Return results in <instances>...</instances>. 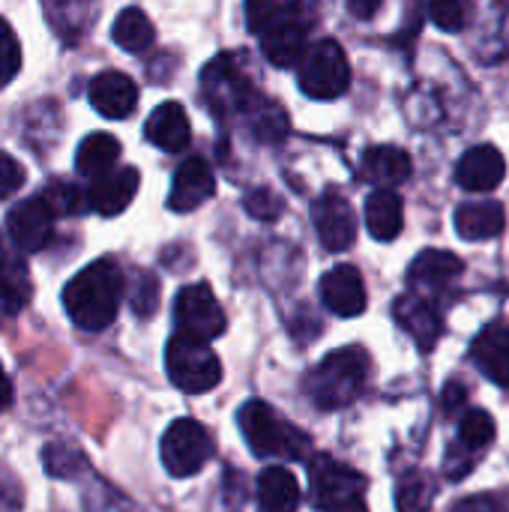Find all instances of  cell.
Instances as JSON below:
<instances>
[{"mask_svg": "<svg viewBox=\"0 0 509 512\" xmlns=\"http://www.w3.org/2000/svg\"><path fill=\"white\" fill-rule=\"evenodd\" d=\"M120 297H123L120 267L111 258H99L69 279V285L63 288V309L75 321V327L99 333L117 318Z\"/></svg>", "mask_w": 509, "mask_h": 512, "instance_id": "6da1fadb", "label": "cell"}, {"mask_svg": "<svg viewBox=\"0 0 509 512\" xmlns=\"http://www.w3.org/2000/svg\"><path fill=\"white\" fill-rule=\"evenodd\" d=\"M246 24L270 63L294 66L306 57L309 21L303 0H246Z\"/></svg>", "mask_w": 509, "mask_h": 512, "instance_id": "7a4b0ae2", "label": "cell"}, {"mask_svg": "<svg viewBox=\"0 0 509 512\" xmlns=\"http://www.w3.org/2000/svg\"><path fill=\"white\" fill-rule=\"evenodd\" d=\"M366 381H369V354L351 345L327 354L306 375V393L321 411H339L360 399Z\"/></svg>", "mask_w": 509, "mask_h": 512, "instance_id": "3957f363", "label": "cell"}, {"mask_svg": "<svg viewBox=\"0 0 509 512\" xmlns=\"http://www.w3.org/2000/svg\"><path fill=\"white\" fill-rule=\"evenodd\" d=\"M240 429L249 441V450L261 459H291L303 462L312 456V438L300 432L294 423L282 420V414L267 402H246L237 414Z\"/></svg>", "mask_w": 509, "mask_h": 512, "instance_id": "277c9868", "label": "cell"}, {"mask_svg": "<svg viewBox=\"0 0 509 512\" xmlns=\"http://www.w3.org/2000/svg\"><path fill=\"white\" fill-rule=\"evenodd\" d=\"M165 369H168V378L177 390L183 393H210L219 381H222V363L219 357L210 351L207 342L195 339V336H186V333H177L168 339V348H165Z\"/></svg>", "mask_w": 509, "mask_h": 512, "instance_id": "5b68a950", "label": "cell"}, {"mask_svg": "<svg viewBox=\"0 0 509 512\" xmlns=\"http://www.w3.org/2000/svg\"><path fill=\"white\" fill-rule=\"evenodd\" d=\"M351 84V63L339 42L321 39L312 45L300 66V87L312 99H339Z\"/></svg>", "mask_w": 509, "mask_h": 512, "instance_id": "8992f818", "label": "cell"}, {"mask_svg": "<svg viewBox=\"0 0 509 512\" xmlns=\"http://www.w3.org/2000/svg\"><path fill=\"white\" fill-rule=\"evenodd\" d=\"M309 483H312V504L321 512H333L363 501L366 495V477L333 456H315L309 465Z\"/></svg>", "mask_w": 509, "mask_h": 512, "instance_id": "52a82bcc", "label": "cell"}, {"mask_svg": "<svg viewBox=\"0 0 509 512\" xmlns=\"http://www.w3.org/2000/svg\"><path fill=\"white\" fill-rule=\"evenodd\" d=\"M213 456V441L198 420H174L162 435V465L171 477L198 474Z\"/></svg>", "mask_w": 509, "mask_h": 512, "instance_id": "ba28073f", "label": "cell"}, {"mask_svg": "<svg viewBox=\"0 0 509 512\" xmlns=\"http://www.w3.org/2000/svg\"><path fill=\"white\" fill-rule=\"evenodd\" d=\"M174 321H177L180 333L195 336L201 342H210V339L222 336L225 327H228L225 309L219 306L210 285H204V282L180 288V294L174 300Z\"/></svg>", "mask_w": 509, "mask_h": 512, "instance_id": "9c48e42d", "label": "cell"}, {"mask_svg": "<svg viewBox=\"0 0 509 512\" xmlns=\"http://www.w3.org/2000/svg\"><path fill=\"white\" fill-rule=\"evenodd\" d=\"M312 222H315V231H318L321 246L327 252H345L357 240V216H354V207L339 192H324L312 204Z\"/></svg>", "mask_w": 509, "mask_h": 512, "instance_id": "30bf717a", "label": "cell"}, {"mask_svg": "<svg viewBox=\"0 0 509 512\" xmlns=\"http://www.w3.org/2000/svg\"><path fill=\"white\" fill-rule=\"evenodd\" d=\"M6 228H9V237L12 243L33 255V252H42L48 243H51V234H54V213L51 207L39 198H27L21 204H15L6 216Z\"/></svg>", "mask_w": 509, "mask_h": 512, "instance_id": "8fae6325", "label": "cell"}, {"mask_svg": "<svg viewBox=\"0 0 509 512\" xmlns=\"http://www.w3.org/2000/svg\"><path fill=\"white\" fill-rule=\"evenodd\" d=\"M321 300L339 318H357L366 309V285L357 267L339 264L321 279Z\"/></svg>", "mask_w": 509, "mask_h": 512, "instance_id": "7c38bea8", "label": "cell"}, {"mask_svg": "<svg viewBox=\"0 0 509 512\" xmlns=\"http://www.w3.org/2000/svg\"><path fill=\"white\" fill-rule=\"evenodd\" d=\"M87 96H90V105L102 117H108V120H126L135 111V105H138V87H135V81L129 75H123V72H114V69L99 72L90 81Z\"/></svg>", "mask_w": 509, "mask_h": 512, "instance_id": "4fadbf2b", "label": "cell"}, {"mask_svg": "<svg viewBox=\"0 0 509 512\" xmlns=\"http://www.w3.org/2000/svg\"><path fill=\"white\" fill-rule=\"evenodd\" d=\"M504 177H507V162L501 150L492 144L471 147L456 165V183L468 192H492L504 183Z\"/></svg>", "mask_w": 509, "mask_h": 512, "instance_id": "5bb4252c", "label": "cell"}, {"mask_svg": "<svg viewBox=\"0 0 509 512\" xmlns=\"http://www.w3.org/2000/svg\"><path fill=\"white\" fill-rule=\"evenodd\" d=\"M393 315L399 321V327L420 345V351H432L444 333V321L435 312V306L423 297V294H405L396 300Z\"/></svg>", "mask_w": 509, "mask_h": 512, "instance_id": "9a60e30c", "label": "cell"}, {"mask_svg": "<svg viewBox=\"0 0 509 512\" xmlns=\"http://www.w3.org/2000/svg\"><path fill=\"white\" fill-rule=\"evenodd\" d=\"M213 189H216V180H213L210 165L204 159L192 156L174 174L171 195H168V207L174 213H189V210L201 207L213 195Z\"/></svg>", "mask_w": 509, "mask_h": 512, "instance_id": "2e32d148", "label": "cell"}, {"mask_svg": "<svg viewBox=\"0 0 509 512\" xmlns=\"http://www.w3.org/2000/svg\"><path fill=\"white\" fill-rule=\"evenodd\" d=\"M138 183H141V177L135 168H114L93 180V186L87 192V204L99 216H117L132 204Z\"/></svg>", "mask_w": 509, "mask_h": 512, "instance_id": "e0dca14e", "label": "cell"}, {"mask_svg": "<svg viewBox=\"0 0 509 512\" xmlns=\"http://www.w3.org/2000/svg\"><path fill=\"white\" fill-rule=\"evenodd\" d=\"M462 270L465 264L459 255L444 252V249H426L414 258L408 270V282L423 294H441L462 276Z\"/></svg>", "mask_w": 509, "mask_h": 512, "instance_id": "ac0fdd59", "label": "cell"}, {"mask_svg": "<svg viewBox=\"0 0 509 512\" xmlns=\"http://www.w3.org/2000/svg\"><path fill=\"white\" fill-rule=\"evenodd\" d=\"M42 12H45V21L51 24V30L63 42L78 45L90 33L99 3L96 0H42Z\"/></svg>", "mask_w": 509, "mask_h": 512, "instance_id": "d6986e66", "label": "cell"}, {"mask_svg": "<svg viewBox=\"0 0 509 512\" xmlns=\"http://www.w3.org/2000/svg\"><path fill=\"white\" fill-rule=\"evenodd\" d=\"M144 135L150 144H156L165 153H177L189 144L192 129H189V117L183 111L180 102H162L159 108H153V114L147 117Z\"/></svg>", "mask_w": 509, "mask_h": 512, "instance_id": "ffe728a7", "label": "cell"}, {"mask_svg": "<svg viewBox=\"0 0 509 512\" xmlns=\"http://www.w3.org/2000/svg\"><path fill=\"white\" fill-rule=\"evenodd\" d=\"M474 363L498 384L509 390V327L507 324H492L486 327L474 345H471Z\"/></svg>", "mask_w": 509, "mask_h": 512, "instance_id": "44dd1931", "label": "cell"}, {"mask_svg": "<svg viewBox=\"0 0 509 512\" xmlns=\"http://www.w3.org/2000/svg\"><path fill=\"white\" fill-rule=\"evenodd\" d=\"M453 222H456V231L462 240L477 243V240L498 237L507 228V213L498 201H471L456 210Z\"/></svg>", "mask_w": 509, "mask_h": 512, "instance_id": "7402d4cb", "label": "cell"}, {"mask_svg": "<svg viewBox=\"0 0 509 512\" xmlns=\"http://www.w3.org/2000/svg\"><path fill=\"white\" fill-rule=\"evenodd\" d=\"M363 177L381 189H390V186H399L411 177L414 165H411V156L402 150V147H390V144H381V147H369L366 156H363Z\"/></svg>", "mask_w": 509, "mask_h": 512, "instance_id": "603a6c76", "label": "cell"}, {"mask_svg": "<svg viewBox=\"0 0 509 512\" xmlns=\"http://www.w3.org/2000/svg\"><path fill=\"white\" fill-rule=\"evenodd\" d=\"M405 225V207L402 198L393 189H375L366 201V228L375 240L390 243L402 234Z\"/></svg>", "mask_w": 509, "mask_h": 512, "instance_id": "cb8c5ba5", "label": "cell"}, {"mask_svg": "<svg viewBox=\"0 0 509 512\" xmlns=\"http://www.w3.org/2000/svg\"><path fill=\"white\" fill-rule=\"evenodd\" d=\"M258 507L261 512H297L300 486L294 474L282 465H270L258 477Z\"/></svg>", "mask_w": 509, "mask_h": 512, "instance_id": "d4e9b609", "label": "cell"}, {"mask_svg": "<svg viewBox=\"0 0 509 512\" xmlns=\"http://www.w3.org/2000/svg\"><path fill=\"white\" fill-rule=\"evenodd\" d=\"M30 270L21 258L0 252V315H18L30 303Z\"/></svg>", "mask_w": 509, "mask_h": 512, "instance_id": "484cf974", "label": "cell"}, {"mask_svg": "<svg viewBox=\"0 0 509 512\" xmlns=\"http://www.w3.org/2000/svg\"><path fill=\"white\" fill-rule=\"evenodd\" d=\"M120 159V141L108 132H93L78 144L75 153V168L81 177H102L114 171V162Z\"/></svg>", "mask_w": 509, "mask_h": 512, "instance_id": "4316f807", "label": "cell"}, {"mask_svg": "<svg viewBox=\"0 0 509 512\" xmlns=\"http://www.w3.org/2000/svg\"><path fill=\"white\" fill-rule=\"evenodd\" d=\"M111 36L114 42L129 51V54H141L153 45L156 39V30H153V21L138 9V6H129L117 15L114 27H111Z\"/></svg>", "mask_w": 509, "mask_h": 512, "instance_id": "83f0119b", "label": "cell"}, {"mask_svg": "<svg viewBox=\"0 0 509 512\" xmlns=\"http://www.w3.org/2000/svg\"><path fill=\"white\" fill-rule=\"evenodd\" d=\"M249 123H252L255 135H258L261 141H270V144H276V141H282V138L288 135V114H285V108H282L279 102H273V99H258V102H252V105H249Z\"/></svg>", "mask_w": 509, "mask_h": 512, "instance_id": "f1b7e54d", "label": "cell"}, {"mask_svg": "<svg viewBox=\"0 0 509 512\" xmlns=\"http://www.w3.org/2000/svg\"><path fill=\"white\" fill-rule=\"evenodd\" d=\"M435 483L429 474H411L396 489V510L399 512H429L435 504Z\"/></svg>", "mask_w": 509, "mask_h": 512, "instance_id": "f546056e", "label": "cell"}, {"mask_svg": "<svg viewBox=\"0 0 509 512\" xmlns=\"http://www.w3.org/2000/svg\"><path fill=\"white\" fill-rule=\"evenodd\" d=\"M459 438L468 450H486L495 441V420L486 411H468L462 417Z\"/></svg>", "mask_w": 509, "mask_h": 512, "instance_id": "4dcf8cb0", "label": "cell"}, {"mask_svg": "<svg viewBox=\"0 0 509 512\" xmlns=\"http://www.w3.org/2000/svg\"><path fill=\"white\" fill-rule=\"evenodd\" d=\"M42 201L51 207L54 216H75L84 207V195L66 180H51L42 192Z\"/></svg>", "mask_w": 509, "mask_h": 512, "instance_id": "1f68e13d", "label": "cell"}, {"mask_svg": "<svg viewBox=\"0 0 509 512\" xmlns=\"http://www.w3.org/2000/svg\"><path fill=\"white\" fill-rule=\"evenodd\" d=\"M42 462H45V471L51 477H63V480L75 477L84 468V456L72 447H63V444H48L42 450Z\"/></svg>", "mask_w": 509, "mask_h": 512, "instance_id": "d6a6232c", "label": "cell"}, {"mask_svg": "<svg viewBox=\"0 0 509 512\" xmlns=\"http://www.w3.org/2000/svg\"><path fill=\"white\" fill-rule=\"evenodd\" d=\"M429 18L435 21V27L456 33L468 24V6L465 0H429Z\"/></svg>", "mask_w": 509, "mask_h": 512, "instance_id": "836d02e7", "label": "cell"}, {"mask_svg": "<svg viewBox=\"0 0 509 512\" xmlns=\"http://www.w3.org/2000/svg\"><path fill=\"white\" fill-rule=\"evenodd\" d=\"M156 306H159V282L150 273H138L135 288H132V312L141 318H150Z\"/></svg>", "mask_w": 509, "mask_h": 512, "instance_id": "e575fe53", "label": "cell"}, {"mask_svg": "<svg viewBox=\"0 0 509 512\" xmlns=\"http://www.w3.org/2000/svg\"><path fill=\"white\" fill-rule=\"evenodd\" d=\"M243 204H246V213L261 222H273L282 216V198L270 189H252Z\"/></svg>", "mask_w": 509, "mask_h": 512, "instance_id": "d590c367", "label": "cell"}, {"mask_svg": "<svg viewBox=\"0 0 509 512\" xmlns=\"http://www.w3.org/2000/svg\"><path fill=\"white\" fill-rule=\"evenodd\" d=\"M21 66V51H18V39L15 33L6 27V21L0 18V87L9 84L15 78Z\"/></svg>", "mask_w": 509, "mask_h": 512, "instance_id": "8d00e7d4", "label": "cell"}, {"mask_svg": "<svg viewBox=\"0 0 509 512\" xmlns=\"http://www.w3.org/2000/svg\"><path fill=\"white\" fill-rule=\"evenodd\" d=\"M24 186V168L18 159H12L9 153H0V201L15 195Z\"/></svg>", "mask_w": 509, "mask_h": 512, "instance_id": "74e56055", "label": "cell"}, {"mask_svg": "<svg viewBox=\"0 0 509 512\" xmlns=\"http://www.w3.org/2000/svg\"><path fill=\"white\" fill-rule=\"evenodd\" d=\"M21 507V486L18 480L0 468V512H18Z\"/></svg>", "mask_w": 509, "mask_h": 512, "instance_id": "f35d334b", "label": "cell"}, {"mask_svg": "<svg viewBox=\"0 0 509 512\" xmlns=\"http://www.w3.org/2000/svg\"><path fill=\"white\" fill-rule=\"evenodd\" d=\"M465 399H468V390H465V384H459V381H450V384L444 387V396H441V408H444V414H456V411L465 405Z\"/></svg>", "mask_w": 509, "mask_h": 512, "instance_id": "ab89813d", "label": "cell"}, {"mask_svg": "<svg viewBox=\"0 0 509 512\" xmlns=\"http://www.w3.org/2000/svg\"><path fill=\"white\" fill-rule=\"evenodd\" d=\"M456 512H501L498 510V504L492 501V498H468V501H462Z\"/></svg>", "mask_w": 509, "mask_h": 512, "instance_id": "60d3db41", "label": "cell"}, {"mask_svg": "<svg viewBox=\"0 0 509 512\" xmlns=\"http://www.w3.org/2000/svg\"><path fill=\"white\" fill-rule=\"evenodd\" d=\"M381 0H348V9L357 15V18H372L378 12Z\"/></svg>", "mask_w": 509, "mask_h": 512, "instance_id": "b9f144b4", "label": "cell"}, {"mask_svg": "<svg viewBox=\"0 0 509 512\" xmlns=\"http://www.w3.org/2000/svg\"><path fill=\"white\" fill-rule=\"evenodd\" d=\"M9 405H12V384H9V378H6V372H3V366H0V414H3Z\"/></svg>", "mask_w": 509, "mask_h": 512, "instance_id": "7bdbcfd3", "label": "cell"}, {"mask_svg": "<svg viewBox=\"0 0 509 512\" xmlns=\"http://www.w3.org/2000/svg\"><path fill=\"white\" fill-rule=\"evenodd\" d=\"M333 512H369V510H366V504H363V501H357V504H348V507H342V510H333Z\"/></svg>", "mask_w": 509, "mask_h": 512, "instance_id": "ee69618b", "label": "cell"}]
</instances>
